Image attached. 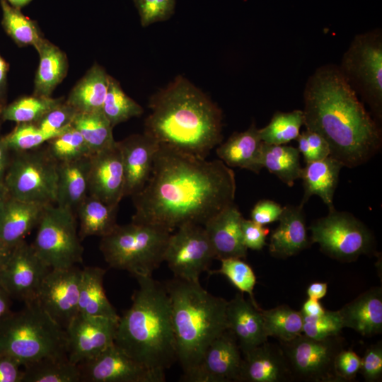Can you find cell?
<instances>
[{
  "mask_svg": "<svg viewBox=\"0 0 382 382\" xmlns=\"http://www.w3.org/2000/svg\"><path fill=\"white\" fill-rule=\"evenodd\" d=\"M105 270L98 267L81 270L78 313L119 319L115 308L109 301L103 286Z\"/></svg>",
  "mask_w": 382,
  "mask_h": 382,
  "instance_id": "cell-31",
  "label": "cell"
},
{
  "mask_svg": "<svg viewBox=\"0 0 382 382\" xmlns=\"http://www.w3.org/2000/svg\"><path fill=\"white\" fill-rule=\"evenodd\" d=\"M88 195L115 206L125 197L124 168L117 141L90 156Z\"/></svg>",
  "mask_w": 382,
  "mask_h": 382,
  "instance_id": "cell-19",
  "label": "cell"
},
{
  "mask_svg": "<svg viewBox=\"0 0 382 382\" xmlns=\"http://www.w3.org/2000/svg\"><path fill=\"white\" fill-rule=\"evenodd\" d=\"M11 6L21 9L27 6L33 0H6Z\"/></svg>",
  "mask_w": 382,
  "mask_h": 382,
  "instance_id": "cell-62",
  "label": "cell"
},
{
  "mask_svg": "<svg viewBox=\"0 0 382 382\" xmlns=\"http://www.w3.org/2000/svg\"><path fill=\"white\" fill-rule=\"evenodd\" d=\"M243 219L238 208L233 203L204 225L215 259L246 257L248 249L243 243L241 230Z\"/></svg>",
  "mask_w": 382,
  "mask_h": 382,
  "instance_id": "cell-23",
  "label": "cell"
},
{
  "mask_svg": "<svg viewBox=\"0 0 382 382\" xmlns=\"http://www.w3.org/2000/svg\"><path fill=\"white\" fill-rule=\"evenodd\" d=\"M339 313L344 328L362 336L371 337L382 332V289L374 287L345 304Z\"/></svg>",
  "mask_w": 382,
  "mask_h": 382,
  "instance_id": "cell-25",
  "label": "cell"
},
{
  "mask_svg": "<svg viewBox=\"0 0 382 382\" xmlns=\"http://www.w3.org/2000/svg\"><path fill=\"white\" fill-rule=\"evenodd\" d=\"M57 165L45 146L12 152L4 180L11 197L56 204Z\"/></svg>",
  "mask_w": 382,
  "mask_h": 382,
  "instance_id": "cell-9",
  "label": "cell"
},
{
  "mask_svg": "<svg viewBox=\"0 0 382 382\" xmlns=\"http://www.w3.org/2000/svg\"><path fill=\"white\" fill-rule=\"evenodd\" d=\"M300 311L303 316L316 317L324 313L325 309L319 302V300L308 298L303 303Z\"/></svg>",
  "mask_w": 382,
  "mask_h": 382,
  "instance_id": "cell-55",
  "label": "cell"
},
{
  "mask_svg": "<svg viewBox=\"0 0 382 382\" xmlns=\"http://www.w3.org/2000/svg\"><path fill=\"white\" fill-rule=\"evenodd\" d=\"M45 145L57 163L91 156L82 135L71 125L50 139Z\"/></svg>",
  "mask_w": 382,
  "mask_h": 382,
  "instance_id": "cell-42",
  "label": "cell"
},
{
  "mask_svg": "<svg viewBox=\"0 0 382 382\" xmlns=\"http://www.w3.org/2000/svg\"><path fill=\"white\" fill-rule=\"evenodd\" d=\"M220 261L221 267L216 270H209V274H219L224 276L239 292L248 294L252 303L259 306L254 297L256 276L252 267L242 258L231 257Z\"/></svg>",
  "mask_w": 382,
  "mask_h": 382,
  "instance_id": "cell-43",
  "label": "cell"
},
{
  "mask_svg": "<svg viewBox=\"0 0 382 382\" xmlns=\"http://www.w3.org/2000/svg\"><path fill=\"white\" fill-rule=\"evenodd\" d=\"M11 154L4 136L0 137V183H4Z\"/></svg>",
  "mask_w": 382,
  "mask_h": 382,
  "instance_id": "cell-54",
  "label": "cell"
},
{
  "mask_svg": "<svg viewBox=\"0 0 382 382\" xmlns=\"http://www.w3.org/2000/svg\"><path fill=\"white\" fill-rule=\"evenodd\" d=\"M228 330L235 336L241 353L267 341L261 308L239 292L227 302Z\"/></svg>",
  "mask_w": 382,
  "mask_h": 382,
  "instance_id": "cell-21",
  "label": "cell"
},
{
  "mask_svg": "<svg viewBox=\"0 0 382 382\" xmlns=\"http://www.w3.org/2000/svg\"><path fill=\"white\" fill-rule=\"evenodd\" d=\"M22 365L13 357L0 352V382H22Z\"/></svg>",
  "mask_w": 382,
  "mask_h": 382,
  "instance_id": "cell-52",
  "label": "cell"
},
{
  "mask_svg": "<svg viewBox=\"0 0 382 382\" xmlns=\"http://www.w3.org/2000/svg\"><path fill=\"white\" fill-rule=\"evenodd\" d=\"M109 76L103 66L94 64L71 90L66 102L77 112L102 110Z\"/></svg>",
  "mask_w": 382,
  "mask_h": 382,
  "instance_id": "cell-32",
  "label": "cell"
},
{
  "mask_svg": "<svg viewBox=\"0 0 382 382\" xmlns=\"http://www.w3.org/2000/svg\"><path fill=\"white\" fill-rule=\"evenodd\" d=\"M118 320L77 313L65 329L69 361L78 365L115 343Z\"/></svg>",
  "mask_w": 382,
  "mask_h": 382,
  "instance_id": "cell-17",
  "label": "cell"
},
{
  "mask_svg": "<svg viewBox=\"0 0 382 382\" xmlns=\"http://www.w3.org/2000/svg\"><path fill=\"white\" fill-rule=\"evenodd\" d=\"M117 144L124 168L125 197H132L147 183L160 144L144 133L132 134Z\"/></svg>",
  "mask_w": 382,
  "mask_h": 382,
  "instance_id": "cell-20",
  "label": "cell"
},
{
  "mask_svg": "<svg viewBox=\"0 0 382 382\" xmlns=\"http://www.w3.org/2000/svg\"><path fill=\"white\" fill-rule=\"evenodd\" d=\"M243 241L247 249L260 250L266 245L269 229L251 219H243L241 223Z\"/></svg>",
  "mask_w": 382,
  "mask_h": 382,
  "instance_id": "cell-50",
  "label": "cell"
},
{
  "mask_svg": "<svg viewBox=\"0 0 382 382\" xmlns=\"http://www.w3.org/2000/svg\"><path fill=\"white\" fill-rule=\"evenodd\" d=\"M5 105L0 104V126H1V123H2V122H4L3 117H2V112H3L4 107Z\"/></svg>",
  "mask_w": 382,
  "mask_h": 382,
  "instance_id": "cell-63",
  "label": "cell"
},
{
  "mask_svg": "<svg viewBox=\"0 0 382 382\" xmlns=\"http://www.w3.org/2000/svg\"><path fill=\"white\" fill-rule=\"evenodd\" d=\"M80 239L74 212L48 204L37 224L32 245L50 268H69L83 262Z\"/></svg>",
  "mask_w": 382,
  "mask_h": 382,
  "instance_id": "cell-10",
  "label": "cell"
},
{
  "mask_svg": "<svg viewBox=\"0 0 382 382\" xmlns=\"http://www.w3.org/2000/svg\"><path fill=\"white\" fill-rule=\"evenodd\" d=\"M9 64L0 54V104L6 105L7 91V74Z\"/></svg>",
  "mask_w": 382,
  "mask_h": 382,
  "instance_id": "cell-56",
  "label": "cell"
},
{
  "mask_svg": "<svg viewBox=\"0 0 382 382\" xmlns=\"http://www.w3.org/2000/svg\"><path fill=\"white\" fill-rule=\"evenodd\" d=\"M234 171L221 160L207 161L160 145L150 177L132 196V222L173 233L186 224L204 226L234 203Z\"/></svg>",
  "mask_w": 382,
  "mask_h": 382,
  "instance_id": "cell-1",
  "label": "cell"
},
{
  "mask_svg": "<svg viewBox=\"0 0 382 382\" xmlns=\"http://www.w3.org/2000/svg\"><path fill=\"white\" fill-rule=\"evenodd\" d=\"M144 134L160 145L202 158L222 141V111L180 75L149 99Z\"/></svg>",
  "mask_w": 382,
  "mask_h": 382,
  "instance_id": "cell-3",
  "label": "cell"
},
{
  "mask_svg": "<svg viewBox=\"0 0 382 382\" xmlns=\"http://www.w3.org/2000/svg\"><path fill=\"white\" fill-rule=\"evenodd\" d=\"M118 207L109 205L88 195L76 209L79 219L80 238L91 236L102 238L111 233L117 226Z\"/></svg>",
  "mask_w": 382,
  "mask_h": 382,
  "instance_id": "cell-33",
  "label": "cell"
},
{
  "mask_svg": "<svg viewBox=\"0 0 382 382\" xmlns=\"http://www.w3.org/2000/svg\"><path fill=\"white\" fill-rule=\"evenodd\" d=\"M171 233L149 224H117L101 238L100 250L110 267L126 270L134 277H150L164 262Z\"/></svg>",
  "mask_w": 382,
  "mask_h": 382,
  "instance_id": "cell-7",
  "label": "cell"
},
{
  "mask_svg": "<svg viewBox=\"0 0 382 382\" xmlns=\"http://www.w3.org/2000/svg\"><path fill=\"white\" fill-rule=\"evenodd\" d=\"M296 140L298 142L297 149L299 153L302 154L306 163L315 161L312 150L303 132L299 134Z\"/></svg>",
  "mask_w": 382,
  "mask_h": 382,
  "instance_id": "cell-58",
  "label": "cell"
},
{
  "mask_svg": "<svg viewBox=\"0 0 382 382\" xmlns=\"http://www.w3.org/2000/svg\"><path fill=\"white\" fill-rule=\"evenodd\" d=\"M135 278L138 288L120 316L115 344L141 364L165 372L178 360L170 298L152 276Z\"/></svg>",
  "mask_w": 382,
  "mask_h": 382,
  "instance_id": "cell-4",
  "label": "cell"
},
{
  "mask_svg": "<svg viewBox=\"0 0 382 382\" xmlns=\"http://www.w3.org/2000/svg\"><path fill=\"white\" fill-rule=\"evenodd\" d=\"M343 328L339 311L325 310L319 316H303L302 333L313 339L322 340L339 335Z\"/></svg>",
  "mask_w": 382,
  "mask_h": 382,
  "instance_id": "cell-45",
  "label": "cell"
},
{
  "mask_svg": "<svg viewBox=\"0 0 382 382\" xmlns=\"http://www.w3.org/2000/svg\"><path fill=\"white\" fill-rule=\"evenodd\" d=\"M176 0H133L142 27L168 20L175 12Z\"/></svg>",
  "mask_w": 382,
  "mask_h": 382,
  "instance_id": "cell-46",
  "label": "cell"
},
{
  "mask_svg": "<svg viewBox=\"0 0 382 382\" xmlns=\"http://www.w3.org/2000/svg\"><path fill=\"white\" fill-rule=\"evenodd\" d=\"M343 166L331 156L307 163L306 167L302 168L301 175L304 189L301 204L303 205L311 196L316 195L321 198L329 210L335 208L333 197Z\"/></svg>",
  "mask_w": 382,
  "mask_h": 382,
  "instance_id": "cell-29",
  "label": "cell"
},
{
  "mask_svg": "<svg viewBox=\"0 0 382 382\" xmlns=\"http://www.w3.org/2000/svg\"><path fill=\"white\" fill-rule=\"evenodd\" d=\"M361 358L351 349L341 350L335 360V371L340 382L354 380L359 372Z\"/></svg>",
  "mask_w": 382,
  "mask_h": 382,
  "instance_id": "cell-49",
  "label": "cell"
},
{
  "mask_svg": "<svg viewBox=\"0 0 382 382\" xmlns=\"http://www.w3.org/2000/svg\"><path fill=\"white\" fill-rule=\"evenodd\" d=\"M81 382H164V371L135 361L113 343L96 357L78 364Z\"/></svg>",
  "mask_w": 382,
  "mask_h": 382,
  "instance_id": "cell-14",
  "label": "cell"
},
{
  "mask_svg": "<svg viewBox=\"0 0 382 382\" xmlns=\"http://www.w3.org/2000/svg\"><path fill=\"white\" fill-rule=\"evenodd\" d=\"M81 278V270L76 265L50 269L37 294L39 305L64 329L78 313Z\"/></svg>",
  "mask_w": 382,
  "mask_h": 382,
  "instance_id": "cell-16",
  "label": "cell"
},
{
  "mask_svg": "<svg viewBox=\"0 0 382 382\" xmlns=\"http://www.w3.org/2000/svg\"><path fill=\"white\" fill-rule=\"evenodd\" d=\"M48 204L10 197L0 213V240L14 248L37 226Z\"/></svg>",
  "mask_w": 382,
  "mask_h": 382,
  "instance_id": "cell-26",
  "label": "cell"
},
{
  "mask_svg": "<svg viewBox=\"0 0 382 382\" xmlns=\"http://www.w3.org/2000/svg\"><path fill=\"white\" fill-rule=\"evenodd\" d=\"M291 377L279 345L267 341L242 353L238 382H286Z\"/></svg>",
  "mask_w": 382,
  "mask_h": 382,
  "instance_id": "cell-22",
  "label": "cell"
},
{
  "mask_svg": "<svg viewBox=\"0 0 382 382\" xmlns=\"http://www.w3.org/2000/svg\"><path fill=\"white\" fill-rule=\"evenodd\" d=\"M77 112L74 107L64 100L33 123L44 132L59 133L71 125Z\"/></svg>",
  "mask_w": 382,
  "mask_h": 382,
  "instance_id": "cell-47",
  "label": "cell"
},
{
  "mask_svg": "<svg viewBox=\"0 0 382 382\" xmlns=\"http://www.w3.org/2000/svg\"><path fill=\"white\" fill-rule=\"evenodd\" d=\"M35 50L40 61L34 81L33 95L50 97L66 76L67 57L59 47L45 37Z\"/></svg>",
  "mask_w": 382,
  "mask_h": 382,
  "instance_id": "cell-30",
  "label": "cell"
},
{
  "mask_svg": "<svg viewBox=\"0 0 382 382\" xmlns=\"http://www.w3.org/2000/svg\"><path fill=\"white\" fill-rule=\"evenodd\" d=\"M63 97L52 98L32 95L21 97L4 107V121L16 123L35 122L47 112L62 103Z\"/></svg>",
  "mask_w": 382,
  "mask_h": 382,
  "instance_id": "cell-39",
  "label": "cell"
},
{
  "mask_svg": "<svg viewBox=\"0 0 382 382\" xmlns=\"http://www.w3.org/2000/svg\"><path fill=\"white\" fill-rule=\"evenodd\" d=\"M71 125L82 135L91 155L113 146L112 127L102 110L78 112Z\"/></svg>",
  "mask_w": 382,
  "mask_h": 382,
  "instance_id": "cell-34",
  "label": "cell"
},
{
  "mask_svg": "<svg viewBox=\"0 0 382 382\" xmlns=\"http://www.w3.org/2000/svg\"><path fill=\"white\" fill-rule=\"evenodd\" d=\"M164 284L171 305L177 362L185 375L196 368L210 344L228 330V301L208 292L199 281L174 277Z\"/></svg>",
  "mask_w": 382,
  "mask_h": 382,
  "instance_id": "cell-5",
  "label": "cell"
},
{
  "mask_svg": "<svg viewBox=\"0 0 382 382\" xmlns=\"http://www.w3.org/2000/svg\"><path fill=\"white\" fill-rule=\"evenodd\" d=\"M23 367L22 382H81L79 366L68 356L44 358Z\"/></svg>",
  "mask_w": 382,
  "mask_h": 382,
  "instance_id": "cell-36",
  "label": "cell"
},
{
  "mask_svg": "<svg viewBox=\"0 0 382 382\" xmlns=\"http://www.w3.org/2000/svg\"><path fill=\"white\" fill-rule=\"evenodd\" d=\"M367 382L379 381L382 377V343L378 342L369 347L361 358L360 371Z\"/></svg>",
  "mask_w": 382,
  "mask_h": 382,
  "instance_id": "cell-48",
  "label": "cell"
},
{
  "mask_svg": "<svg viewBox=\"0 0 382 382\" xmlns=\"http://www.w3.org/2000/svg\"><path fill=\"white\" fill-rule=\"evenodd\" d=\"M11 312L0 323V352L22 366L47 357L67 356L64 328L54 321L35 300Z\"/></svg>",
  "mask_w": 382,
  "mask_h": 382,
  "instance_id": "cell-6",
  "label": "cell"
},
{
  "mask_svg": "<svg viewBox=\"0 0 382 382\" xmlns=\"http://www.w3.org/2000/svg\"><path fill=\"white\" fill-rule=\"evenodd\" d=\"M282 211L283 207L274 201L260 200L251 210L250 219L261 226H265L278 221Z\"/></svg>",
  "mask_w": 382,
  "mask_h": 382,
  "instance_id": "cell-51",
  "label": "cell"
},
{
  "mask_svg": "<svg viewBox=\"0 0 382 382\" xmlns=\"http://www.w3.org/2000/svg\"><path fill=\"white\" fill-rule=\"evenodd\" d=\"M50 268L25 240L12 250L0 270V285L11 299L24 303L36 299L41 283Z\"/></svg>",
  "mask_w": 382,
  "mask_h": 382,
  "instance_id": "cell-15",
  "label": "cell"
},
{
  "mask_svg": "<svg viewBox=\"0 0 382 382\" xmlns=\"http://www.w3.org/2000/svg\"><path fill=\"white\" fill-rule=\"evenodd\" d=\"M303 120V110L277 111L267 125L259 129L260 139L267 144H286L297 139Z\"/></svg>",
  "mask_w": 382,
  "mask_h": 382,
  "instance_id": "cell-41",
  "label": "cell"
},
{
  "mask_svg": "<svg viewBox=\"0 0 382 382\" xmlns=\"http://www.w3.org/2000/svg\"><path fill=\"white\" fill-rule=\"evenodd\" d=\"M0 4L1 25L6 34L19 47L36 48L44 38L37 22L25 16L21 9L11 6L6 0H0Z\"/></svg>",
  "mask_w": 382,
  "mask_h": 382,
  "instance_id": "cell-37",
  "label": "cell"
},
{
  "mask_svg": "<svg viewBox=\"0 0 382 382\" xmlns=\"http://www.w3.org/2000/svg\"><path fill=\"white\" fill-rule=\"evenodd\" d=\"M11 297L0 285V323L12 311Z\"/></svg>",
  "mask_w": 382,
  "mask_h": 382,
  "instance_id": "cell-59",
  "label": "cell"
},
{
  "mask_svg": "<svg viewBox=\"0 0 382 382\" xmlns=\"http://www.w3.org/2000/svg\"><path fill=\"white\" fill-rule=\"evenodd\" d=\"M308 229L312 242L339 261H354L374 249V238L369 228L352 214L335 208L327 216L315 220Z\"/></svg>",
  "mask_w": 382,
  "mask_h": 382,
  "instance_id": "cell-11",
  "label": "cell"
},
{
  "mask_svg": "<svg viewBox=\"0 0 382 382\" xmlns=\"http://www.w3.org/2000/svg\"><path fill=\"white\" fill-rule=\"evenodd\" d=\"M303 205H286L279 219V226L270 238L269 251L278 258H287L295 255L308 247Z\"/></svg>",
  "mask_w": 382,
  "mask_h": 382,
  "instance_id": "cell-24",
  "label": "cell"
},
{
  "mask_svg": "<svg viewBox=\"0 0 382 382\" xmlns=\"http://www.w3.org/2000/svg\"><path fill=\"white\" fill-rule=\"evenodd\" d=\"M261 312L264 325L269 337L279 342H287L302 333L303 315L287 305L263 310Z\"/></svg>",
  "mask_w": 382,
  "mask_h": 382,
  "instance_id": "cell-38",
  "label": "cell"
},
{
  "mask_svg": "<svg viewBox=\"0 0 382 382\" xmlns=\"http://www.w3.org/2000/svg\"><path fill=\"white\" fill-rule=\"evenodd\" d=\"M279 345L292 381L340 382L335 371L336 356L345 345L340 335L316 340L301 333Z\"/></svg>",
  "mask_w": 382,
  "mask_h": 382,
  "instance_id": "cell-12",
  "label": "cell"
},
{
  "mask_svg": "<svg viewBox=\"0 0 382 382\" xmlns=\"http://www.w3.org/2000/svg\"><path fill=\"white\" fill-rule=\"evenodd\" d=\"M303 125L322 136L330 156L344 166L367 162L381 146L378 122L366 110L338 66L325 64L309 76L303 92Z\"/></svg>",
  "mask_w": 382,
  "mask_h": 382,
  "instance_id": "cell-2",
  "label": "cell"
},
{
  "mask_svg": "<svg viewBox=\"0 0 382 382\" xmlns=\"http://www.w3.org/2000/svg\"><path fill=\"white\" fill-rule=\"evenodd\" d=\"M262 141L255 122L244 132H234L216 149V154L230 168L238 167L259 173Z\"/></svg>",
  "mask_w": 382,
  "mask_h": 382,
  "instance_id": "cell-27",
  "label": "cell"
},
{
  "mask_svg": "<svg viewBox=\"0 0 382 382\" xmlns=\"http://www.w3.org/2000/svg\"><path fill=\"white\" fill-rule=\"evenodd\" d=\"M13 248L0 240V270L9 258Z\"/></svg>",
  "mask_w": 382,
  "mask_h": 382,
  "instance_id": "cell-60",
  "label": "cell"
},
{
  "mask_svg": "<svg viewBox=\"0 0 382 382\" xmlns=\"http://www.w3.org/2000/svg\"><path fill=\"white\" fill-rule=\"evenodd\" d=\"M215 255L204 226L186 224L170 234L164 254V262L174 277L199 281L201 274L209 271Z\"/></svg>",
  "mask_w": 382,
  "mask_h": 382,
  "instance_id": "cell-13",
  "label": "cell"
},
{
  "mask_svg": "<svg viewBox=\"0 0 382 382\" xmlns=\"http://www.w3.org/2000/svg\"><path fill=\"white\" fill-rule=\"evenodd\" d=\"M11 197L4 183H0V213Z\"/></svg>",
  "mask_w": 382,
  "mask_h": 382,
  "instance_id": "cell-61",
  "label": "cell"
},
{
  "mask_svg": "<svg viewBox=\"0 0 382 382\" xmlns=\"http://www.w3.org/2000/svg\"><path fill=\"white\" fill-rule=\"evenodd\" d=\"M357 95L369 106L375 120L382 118V32L379 28L357 35L338 66Z\"/></svg>",
  "mask_w": 382,
  "mask_h": 382,
  "instance_id": "cell-8",
  "label": "cell"
},
{
  "mask_svg": "<svg viewBox=\"0 0 382 382\" xmlns=\"http://www.w3.org/2000/svg\"><path fill=\"white\" fill-rule=\"evenodd\" d=\"M90 156L58 163L56 205L74 212L86 197Z\"/></svg>",
  "mask_w": 382,
  "mask_h": 382,
  "instance_id": "cell-28",
  "label": "cell"
},
{
  "mask_svg": "<svg viewBox=\"0 0 382 382\" xmlns=\"http://www.w3.org/2000/svg\"><path fill=\"white\" fill-rule=\"evenodd\" d=\"M261 163L262 168H266L288 186L291 187L296 180L301 178L299 151L294 146L263 142Z\"/></svg>",
  "mask_w": 382,
  "mask_h": 382,
  "instance_id": "cell-35",
  "label": "cell"
},
{
  "mask_svg": "<svg viewBox=\"0 0 382 382\" xmlns=\"http://www.w3.org/2000/svg\"><path fill=\"white\" fill-rule=\"evenodd\" d=\"M328 284L326 282H313L307 288L308 298L320 300L327 294Z\"/></svg>",
  "mask_w": 382,
  "mask_h": 382,
  "instance_id": "cell-57",
  "label": "cell"
},
{
  "mask_svg": "<svg viewBox=\"0 0 382 382\" xmlns=\"http://www.w3.org/2000/svg\"><path fill=\"white\" fill-rule=\"evenodd\" d=\"M60 133L46 132L33 122H22L4 138L11 151L18 152L39 148Z\"/></svg>",
  "mask_w": 382,
  "mask_h": 382,
  "instance_id": "cell-44",
  "label": "cell"
},
{
  "mask_svg": "<svg viewBox=\"0 0 382 382\" xmlns=\"http://www.w3.org/2000/svg\"><path fill=\"white\" fill-rule=\"evenodd\" d=\"M312 150L315 161L330 156V150L325 139L318 133L306 130L303 132Z\"/></svg>",
  "mask_w": 382,
  "mask_h": 382,
  "instance_id": "cell-53",
  "label": "cell"
},
{
  "mask_svg": "<svg viewBox=\"0 0 382 382\" xmlns=\"http://www.w3.org/2000/svg\"><path fill=\"white\" fill-rule=\"evenodd\" d=\"M242 353L235 336L228 330L216 338L191 372L183 375L185 382H238Z\"/></svg>",
  "mask_w": 382,
  "mask_h": 382,
  "instance_id": "cell-18",
  "label": "cell"
},
{
  "mask_svg": "<svg viewBox=\"0 0 382 382\" xmlns=\"http://www.w3.org/2000/svg\"><path fill=\"white\" fill-rule=\"evenodd\" d=\"M102 111L114 127L132 117L141 115L144 109L125 93L118 81L110 76Z\"/></svg>",
  "mask_w": 382,
  "mask_h": 382,
  "instance_id": "cell-40",
  "label": "cell"
}]
</instances>
